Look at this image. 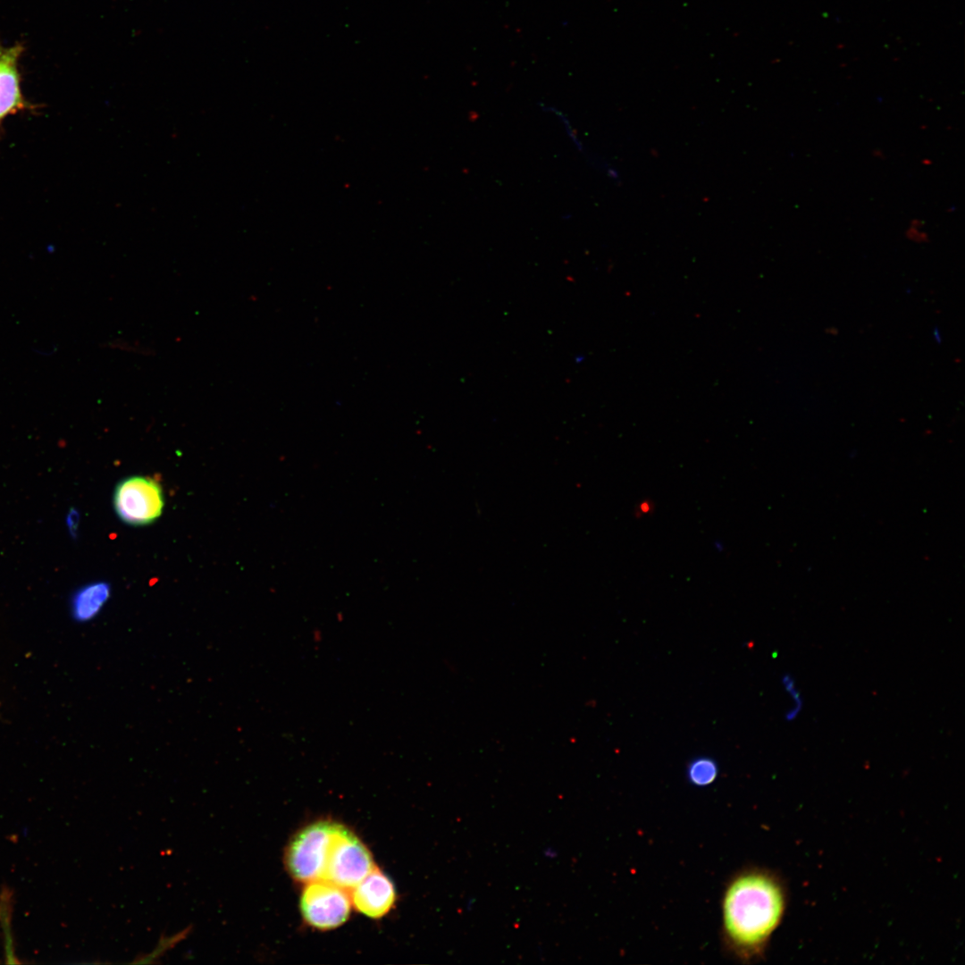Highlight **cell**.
I'll return each mask as SVG.
<instances>
[{"mask_svg":"<svg viewBox=\"0 0 965 965\" xmlns=\"http://www.w3.org/2000/svg\"><path fill=\"white\" fill-rule=\"evenodd\" d=\"M80 515L77 508H70L66 514V526L68 532L72 539H76L78 536V531L80 526Z\"/></svg>","mask_w":965,"mask_h":965,"instance_id":"11","label":"cell"},{"mask_svg":"<svg viewBox=\"0 0 965 965\" xmlns=\"http://www.w3.org/2000/svg\"><path fill=\"white\" fill-rule=\"evenodd\" d=\"M934 338H935V340H936L937 343L941 342V338H940L939 331H938L937 328L934 329Z\"/></svg>","mask_w":965,"mask_h":965,"instance_id":"12","label":"cell"},{"mask_svg":"<svg viewBox=\"0 0 965 965\" xmlns=\"http://www.w3.org/2000/svg\"><path fill=\"white\" fill-rule=\"evenodd\" d=\"M688 780L694 786H707L712 784L718 774L717 762L709 757H699L692 759L686 770Z\"/></svg>","mask_w":965,"mask_h":965,"instance_id":"9","label":"cell"},{"mask_svg":"<svg viewBox=\"0 0 965 965\" xmlns=\"http://www.w3.org/2000/svg\"><path fill=\"white\" fill-rule=\"evenodd\" d=\"M191 927L184 928L172 936H162L151 953L137 957L133 963H153L159 959L166 951L172 948L177 943L182 941L189 934Z\"/></svg>","mask_w":965,"mask_h":965,"instance_id":"10","label":"cell"},{"mask_svg":"<svg viewBox=\"0 0 965 965\" xmlns=\"http://www.w3.org/2000/svg\"><path fill=\"white\" fill-rule=\"evenodd\" d=\"M785 908V890L771 873L748 870L737 875L723 899V931L729 948L743 959L759 956Z\"/></svg>","mask_w":965,"mask_h":965,"instance_id":"1","label":"cell"},{"mask_svg":"<svg viewBox=\"0 0 965 965\" xmlns=\"http://www.w3.org/2000/svg\"><path fill=\"white\" fill-rule=\"evenodd\" d=\"M374 868L372 855L348 828L335 824L320 879L351 891Z\"/></svg>","mask_w":965,"mask_h":965,"instance_id":"2","label":"cell"},{"mask_svg":"<svg viewBox=\"0 0 965 965\" xmlns=\"http://www.w3.org/2000/svg\"><path fill=\"white\" fill-rule=\"evenodd\" d=\"M306 921L319 929H331L344 923L350 911L348 891L323 879L307 883L300 899Z\"/></svg>","mask_w":965,"mask_h":965,"instance_id":"5","label":"cell"},{"mask_svg":"<svg viewBox=\"0 0 965 965\" xmlns=\"http://www.w3.org/2000/svg\"><path fill=\"white\" fill-rule=\"evenodd\" d=\"M112 588L105 581H96L78 588L70 600L71 615L78 623H87L99 615L111 597Z\"/></svg>","mask_w":965,"mask_h":965,"instance_id":"8","label":"cell"},{"mask_svg":"<svg viewBox=\"0 0 965 965\" xmlns=\"http://www.w3.org/2000/svg\"><path fill=\"white\" fill-rule=\"evenodd\" d=\"M335 824L312 823L292 838L287 849L286 864L295 879L306 883L320 879Z\"/></svg>","mask_w":965,"mask_h":965,"instance_id":"4","label":"cell"},{"mask_svg":"<svg viewBox=\"0 0 965 965\" xmlns=\"http://www.w3.org/2000/svg\"><path fill=\"white\" fill-rule=\"evenodd\" d=\"M391 881L376 867L351 890V900L363 914L378 919L385 915L395 902Z\"/></svg>","mask_w":965,"mask_h":965,"instance_id":"6","label":"cell"},{"mask_svg":"<svg viewBox=\"0 0 965 965\" xmlns=\"http://www.w3.org/2000/svg\"><path fill=\"white\" fill-rule=\"evenodd\" d=\"M164 496L162 486L151 477L132 475L115 487L113 508L123 523L141 526L155 522L163 513Z\"/></svg>","mask_w":965,"mask_h":965,"instance_id":"3","label":"cell"},{"mask_svg":"<svg viewBox=\"0 0 965 965\" xmlns=\"http://www.w3.org/2000/svg\"><path fill=\"white\" fill-rule=\"evenodd\" d=\"M22 52L20 44L0 46V122L9 114L26 107L20 88L18 61Z\"/></svg>","mask_w":965,"mask_h":965,"instance_id":"7","label":"cell"}]
</instances>
